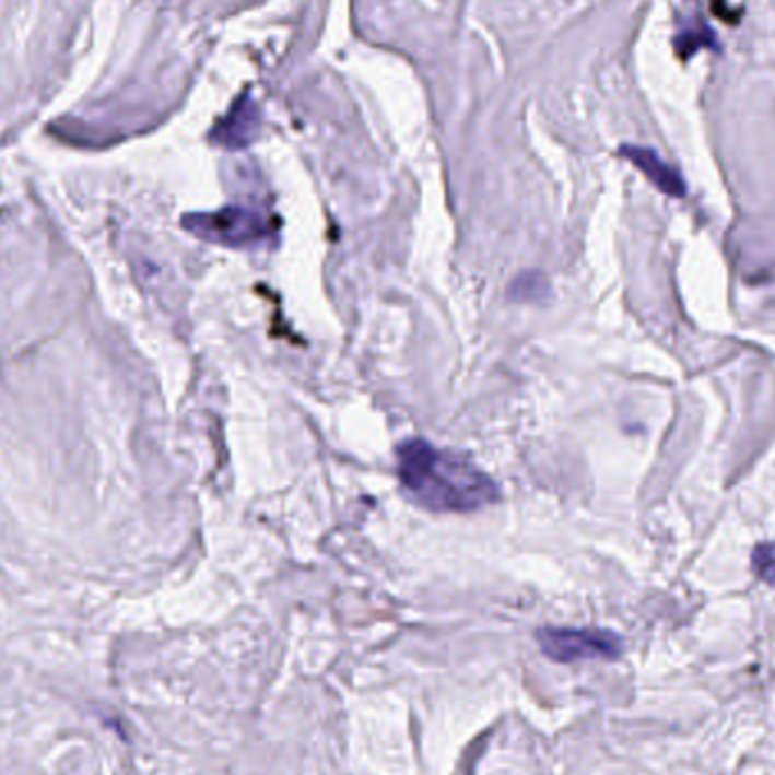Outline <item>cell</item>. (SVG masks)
<instances>
[{"label":"cell","mask_w":775,"mask_h":775,"mask_svg":"<svg viewBox=\"0 0 775 775\" xmlns=\"http://www.w3.org/2000/svg\"><path fill=\"white\" fill-rule=\"evenodd\" d=\"M397 474L409 497L431 513H470L500 500V488L472 460L420 438L397 447Z\"/></svg>","instance_id":"6da1fadb"},{"label":"cell","mask_w":775,"mask_h":775,"mask_svg":"<svg viewBox=\"0 0 775 775\" xmlns=\"http://www.w3.org/2000/svg\"><path fill=\"white\" fill-rule=\"evenodd\" d=\"M184 227L193 236L227 247H253L272 238L279 221L261 209L232 204L211 213L184 215Z\"/></svg>","instance_id":"7a4b0ae2"},{"label":"cell","mask_w":775,"mask_h":775,"mask_svg":"<svg viewBox=\"0 0 775 775\" xmlns=\"http://www.w3.org/2000/svg\"><path fill=\"white\" fill-rule=\"evenodd\" d=\"M538 644L555 662L614 660L624 650L622 639L601 629H540Z\"/></svg>","instance_id":"3957f363"},{"label":"cell","mask_w":775,"mask_h":775,"mask_svg":"<svg viewBox=\"0 0 775 775\" xmlns=\"http://www.w3.org/2000/svg\"><path fill=\"white\" fill-rule=\"evenodd\" d=\"M261 132V114L257 103L253 101L250 93H243V96L232 105L225 118L219 120V126L211 132V141L215 145H223L227 150H243Z\"/></svg>","instance_id":"277c9868"},{"label":"cell","mask_w":775,"mask_h":775,"mask_svg":"<svg viewBox=\"0 0 775 775\" xmlns=\"http://www.w3.org/2000/svg\"><path fill=\"white\" fill-rule=\"evenodd\" d=\"M622 157H626L633 166H637L644 177L656 186L658 191H662L669 198H685L688 196V184L673 166H669L656 150L650 148H639V145H624Z\"/></svg>","instance_id":"5b68a950"},{"label":"cell","mask_w":775,"mask_h":775,"mask_svg":"<svg viewBox=\"0 0 775 775\" xmlns=\"http://www.w3.org/2000/svg\"><path fill=\"white\" fill-rule=\"evenodd\" d=\"M508 293L513 300L531 302V300L544 297L549 293V284H547L544 274H540V272H521L510 284Z\"/></svg>","instance_id":"8992f818"},{"label":"cell","mask_w":775,"mask_h":775,"mask_svg":"<svg viewBox=\"0 0 775 775\" xmlns=\"http://www.w3.org/2000/svg\"><path fill=\"white\" fill-rule=\"evenodd\" d=\"M753 572L775 590V544H760L753 551Z\"/></svg>","instance_id":"52a82bcc"},{"label":"cell","mask_w":775,"mask_h":775,"mask_svg":"<svg viewBox=\"0 0 775 775\" xmlns=\"http://www.w3.org/2000/svg\"><path fill=\"white\" fill-rule=\"evenodd\" d=\"M694 39H698V46H705V44H712L715 46V42H712V33L707 27H698V30H685V33H680V37L676 39V48L680 52V57H692L696 52V44Z\"/></svg>","instance_id":"ba28073f"}]
</instances>
